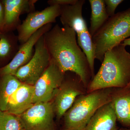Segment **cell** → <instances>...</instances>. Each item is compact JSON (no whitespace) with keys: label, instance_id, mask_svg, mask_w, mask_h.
Wrapping results in <instances>:
<instances>
[{"label":"cell","instance_id":"obj_1","mask_svg":"<svg viewBox=\"0 0 130 130\" xmlns=\"http://www.w3.org/2000/svg\"><path fill=\"white\" fill-rule=\"evenodd\" d=\"M76 34L68 26L56 24L44 34L51 60L64 73H74L87 88L92 78L88 61L77 42Z\"/></svg>","mask_w":130,"mask_h":130},{"label":"cell","instance_id":"obj_2","mask_svg":"<svg viewBox=\"0 0 130 130\" xmlns=\"http://www.w3.org/2000/svg\"><path fill=\"white\" fill-rule=\"evenodd\" d=\"M122 43L105 54L100 69L87 87V93L130 85V53Z\"/></svg>","mask_w":130,"mask_h":130},{"label":"cell","instance_id":"obj_3","mask_svg":"<svg viewBox=\"0 0 130 130\" xmlns=\"http://www.w3.org/2000/svg\"><path fill=\"white\" fill-rule=\"evenodd\" d=\"M116 88L103 89L79 95L64 115L63 130H82L100 108L112 101Z\"/></svg>","mask_w":130,"mask_h":130},{"label":"cell","instance_id":"obj_4","mask_svg":"<svg viewBox=\"0 0 130 130\" xmlns=\"http://www.w3.org/2000/svg\"><path fill=\"white\" fill-rule=\"evenodd\" d=\"M130 37V8L109 17L92 37L95 58L102 62L105 54Z\"/></svg>","mask_w":130,"mask_h":130},{"label":"cell","instance_id":"obj_5","mask_svg":"<svg viewBox=\"0 0 130 130\" xmlns=\"http://www.w3.org/2000/svg\"><path fill=\"white\" fill-rule=\"evenodd\" d=\"M86 1L77 0L72 5L61 6L60 18L63 26H68L76 34L77 42L85 54L88 61L92 77L95 76V50L92 37L82 14L83 8Z\"/></svg>","mask_w":130,"mask_h":130},{"label":"cell","instance_id":"obj_6","mask_svg":"<svg viewBox=\"0 0 130 130\" xmlns=\"http://www.w3.org/2000/svg\"><path fill=\"white\" fill-rule=\"evenodd\" d=\"M33 56L28 63L20 68L14 76L22 83L34 86L48 66L51 60L47 49L44 35L35 45Z\"/></svg>","mask_w":130,"mask_h":130},{"label":"cell","instance_id":"obj_7","mask_svg":"<svg viewBox=\"0 0 130 130\" xmlns=\"http://www.w3.org/2000/svg\"><path fill=\"white\" fill-rule=\"evenodd\" d=\"M86 88L80 77L72 72L69 76L67 72L65 73L62 84L56 91L53 103L55 113L58 119H60L70 109L77 98L85 94Z\"/></svg>","mask_w":130,"mask_h":130},{"label":"cell","instance_id":"obj_8","mask_svg":"<svg viewBox=\"0 0 130 130\" xmlns=\"http://www.w3.org/2000/svg\"><path fill=\"white\" fill-rule=\"evenodd\" d=\"M53 104L41 102L32 106L18 116L24 130H55Z\"/></svg>","mask_w":130,"mask_h":130},{"label":"cell","instance_id":"obj_9","mask_svg":"<svg viewBox=\"0 0 130 130\" xmlns=\"http://www.w3.org/2000/svg\"><path fill=\"white\" fill-rule=\"evenodd\" d=\"M64 75L51 59L48 66L33 86V104L51 102L63 83Z\"/></svg>","mask_w":130,"mask_h":130},{"label":"cell","instance_id":"obj_10","mask_svg":"<svg viewBox=\"0 0 130 130\" xmlns=\"http://www.w3.org/2000/svg\"><path fill=\"white\" fill-rule=\"evenodd\" d=\"M61 8L58 5L49 6L41 11L30 13L18 28V38L20 45L24 44L35 32L44 26L56 23L60 16Z\"/></svg>","mask_w":130,"mask_h":130},{"label":"cell","instance_id":"obj_11","mask_svg":"<svg viewBox=\"0 0 130 130\" xmlns=\"http://www.w3.org/2000/svg\"><path fill=\"white\" fill-rule=\"evenodd\" d=\"M52 24L43 26L35 32L24 44L20 45L18 51L9 63L0 68V76L14 75L17 70L29 62L33 56V49L40 37L52 28Z\"/></svg>","mask_w":130,"mask_h":130},{"label":"cell","instance_id":"obj_12","mask_svg":"<svg viewBox=\"0 0 130 130\" xmlns=\"http://www.w3.org/2000/svg\"><path fill=\"white\" fill-rule=\"evenodd\" d=\"M5 19L3 32H13L21 23L20 17L22 14L35 11L37 0H3Z\"/></svg>","mask_w":130,"mask_h":130},{"label":"cell","instance_id":"obj_13","mask_svg":"<svg viewBox=\"0 0 130 130\" xmlns=\"http://www.w3.org/2000/svg\"><path fill=\"white\" fill-rule=\"evenodd\" d=\"M34 86L22 83L9 98L5 112L19 116L33 105Z\"/></svg>","mask_w":130,"mask_h":130},{"label":"cell","instance_id":"obj_14","mask_svg":"<svg viewBox=\"0 0 130 130\" xmlns=\"http://www.w3.org/2000/svg\"><path fill=\"white\" fill-rule=\"evenodd\" d=\"M117 121L111 102L100 108L82 130H117Z\"/></svg>","mask_w":130,"mask_h":130},{"label":"cell","instance_id":"obj_15","mask_svg":"<svg viewBox=\"0 0 130 130\" xmlns=\"http://www.w3.org/2000/svg\"><path fill=\"white\" fill-rule=\"evenodd\" d=\"M111 102L117 121L123 126L130 127V85L115 89Z\"/></svg>","mask_w":130,"mask_h":130},{"label":"cell","instance_id":"obj_16","mask_svg":"<svg viewBox=\"0 0 130 130\" xmlns=\"http://www.w3.org/2000/svg\"><path fill=\"white\" fill-rule=\"evenodd\" d=\"M18 36L13 32L0 35V63L5 66L12 59L18 51Z\"/></svg>","mask_w":130,"mask_h":130},{"label":"cell","instance_id":"obj_17","mask_svg":"<svg viewBox=\"0 0 130 130\" xmlns=\"http://www.w3.org/2000/svg\"><path fill=\"white\" fill-rule=\"evenodd\" d=\"M89 1L91 8L90 25L89 30L92 37L109 17L106 10L104 0H89Z\"/></svg>","mask_w":130,"mask_h":130},{"label":"cell","instance_id":"obj_18","mask_svg":"<svg viewBox=\"0 0 130 130\" xmlns=\"http://www.w3.org/2000/svg\"><path fill=\"white\" fill-rule=\"evenodd\" d=\"M22 84L12 74L0 76V109L2 111H6L9 98Z\"/></svg>","mask_w":130,"mask_h":130},{"label":"cell","instance_id":"obj_19","mask_svg":"<svg viewBox=\"0 0 130 130\" xmlns=\"http://www.w3.org/2000/svg\"><path fill=\"white\" fill-rule=\"evenodd\" d=\"M0 130H24L18 116L1 111Z\"/></svg>","mask_w":130,"mask_h":130},{"label":"cell","instance_id":"obj_20","mask_svg":"<svg viewBox=\"0 0 130 130\" xmlns=\"http://www.w3.org/2000/svg\"><path fill=\"white\" fill-rule=\"evenodd\" d=\"M123 0H104L106 10L109 17L115 14V10L120 4L123 2Z\"/></svg>","mask_w":130,"mask_h":130},{"label":"cell","instance_id":"obj_21","mask_svg":"<svg viewBox=\"0 0 130 130\" xmlns=\"http://www.w3.org/2000/svg\"><path fill=\"white\" fill-rule=\"evenodd\" d=\"M77 0H49L47 2L49 6H63L66 5H72L76 3Z\"/></svg>","mask_w":130,"mask_h":130},{"label":"cell","instance_id":"obj_22","mask_svg":"<svg viewBox=\"0 0 130 130\" xmlns=\"http://www.w3.org/2000/svg\"><path fill=\"white\" fill-rule=\"evenodd\" d=\"M5 19V10L2 1H0V35L3 32V25Z\"/></svg>","mask_w":130,"mask_h":130},{"label":"cell","instance_id":"obj_23","mask_svg":"<svg viewBox=\"0 0 130 130\" xmlns=\"http://www.w3.org/2000/svg\"><path fill=\"white\" fill-rule=\"evenodd\" d=\"M122 44L125 46H130V37L126 39L122 42Z\"/></svg>","mask_w":130,"mask_h":130},{"label":"cell","instance_id":"obj_24","mask_svg":"<svg viewBox=\"0 0 130 130\" xmlns=\"http://www.w3.org/2000/svg\"><path fill=\"white\" fill-rule=\"evenodd\" d=\"M120 130H130V129H121Z\"/></svg>","mask_w":130,"mask_h":130},{"label":"cell","instance_id":"obj_25","mask_svg":"<svg viewBox=\"0 0 130 130\" xmlns=\"http://www.w3.org/2000/svg\"><path fill=\"white\" fill-rule=\"evenodd\" d=\"M1 111H2L1 110V109H0V112H1Z\"/></svg>","mask_w":130,"mask_h":130}]
</instances>
